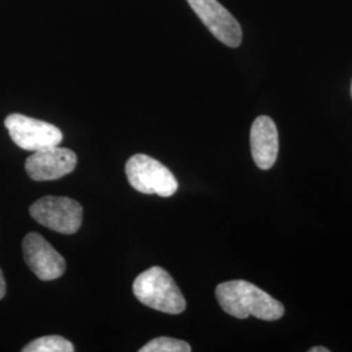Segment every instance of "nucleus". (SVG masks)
<instances>
[{
	"mask_svg": "<svg viewBox=\"0 0 352 352\" xmlns=\"http://www.w3.org/2000/svg\"><path fill=\"white\" fill-rule=\"evenodd\" d=\"M6 280H4V277H3V273H1V270H0V299H3L4 296H6Z\"/></svg>",
	"mask_w": 352,
	"mask_h": 352,
	"instance_id": "obj_12",
	"label": "nucleus"
},
{
	"mask_svg": "<svg viewBox=\"0 0 352 352\" xmlns=\"http://www.w3.org/2000/svg\"><path fill=\"white\" fill-rule=\"evenodd\" d=\"M279 139L276 123L269 116H258L251 128V151L253 161L261 170L272 168L277 161Z\"/></svg>",
	"mask_w": 352,
	"mask_h": 352,
	"instance_id": "obj_9",
	"label": "nucleus"
},
{
	"mask_svg": "<svg viewBox=\"0 0 352 352\" xmlns=\"http://www.w3.org/2000/svg\"><path fill=\"white\" fill-rule=\"evenodd\" d=\"M351 96H352V84H351Z\"/></svg>",
	"mask_w": 352,
	"mask_h": 352,
	"instance_id": "obj_14",
	"label": "nucleus"
},
{
	"mask_svg": "<svg viewBox=\"0 0 352 352\" xmlns=\"http://www.w3.org/2000/svg\"><path fill=\"white\" fill-rule=\"evenodd\" d=\"M126 174L129 184L145 195L171 197L179 187L173 173L146 154L131 157L126 164Z\"/></svg>",
	"mask_w": 352,
	"mask_h": 352,
	"instance_id": "obj_3",
	"label": "nucleus"
},
{
	"mask_svg": "<svg viewBox=\"0 0 352 352\" xmlns=\"http://www.w3.org/2000/svg\"><path fill=\"white\" fill-rule=\"evenodd\" d=\"M77 155L67 148L52 146L34 151L25 162V170L36 182L58 180L71 174L76 168Z\"/></svg>",
	"mask_w": 352,
	"mask_h": 352,
	"instance_id": "obj_8",
	"label": "nucleus"
},
{
	"mask_svg": "<svg viewBox=\"0 0 352 352\" xmlns=\"http://www.w3.org/2000/svg\"><path fill=\"white\" fill-rule=\"evenodd\" d=\"M26 264L41 280H54L65 272V260L50 243L37 232L28 234L23 241Z\"/></svg>",
	"mask_w": 352,
	"mask_h": 352,
	"instance_id": "obj_7",
	"label": "nucleus"
},
{
	"mask_svg": "<svg viewBox=\"0 0 352 352\" xmlns=\"http://www.w3.org/2000/svg\"><path fill=\"white\" fill-rule=\"evenodd\" d=\"M215 296L227 315L241 320L254 316L264 321H277L285 315L282 302L247 280L223 282L218 285Z\"/></svg>",
	"mask_w": 352,
	"mask_h": 352,
	"instance_id": "obj_1",
	"label": "nucleus"
},
{
	"mask_svg": "<svg viewBox=\"0 0 352 352\" xmlns=\"http://www.w3.org/2000/svg\"><path fill=\"white\" fill-rule=\"evenodd\" d=\"M74 350V344L59 336L41 337L32 340L23 349L24 352H72Z\"/></svg>",
	"mask_w": 352,
	"mask_h": 352,
	"instance_id": "obj_10",
	"label": "nucleus"
},
{
	"mask_svg": "<svg viewBox=\"0 0 352 352\" xmlns=\"http://www.w3.org/2000/svg\"><path fill=\"white\" fill-rule=\"evenodd\" d=\"M309 352H330L329 349H325V347H320V346H317V347H312Z\"/></svg>",
	"mask_w": 352,
	"mask_h": 352,
	"instance_id": "obj_13",
	"label": "nucleus"
},
{
	"mask_svg": "<svg viewBox=\"0 0 352 352\" xmlns=\"http://www.w3.org/2000/svg\"><path fill=\"white\" fill-rule=\"evenodd\" d=\"M133 294L144 305L168 315L183 314L187 307L175 280L160 266H153L135 279Z\"/></svg>",
	"mask_w": 352,
	"mask_h": 352,
	"instance_id": "obj_2",
	"label": "nucleus"
},
{
	"mask_svg": "<svg viewBox=\"0 0 352 352\" xmlns=\"http://www.w3.org/2000/svg\"><path fill=\"white\" fill-rule=\"evenodd\" d=\"M4 124L13 142L24 151L34 153L58 146L63 140V133L58 126L21 113L8 115Z\"/></svg>",
	"mask_w": 352,
	"mask_h": 352,
	"instance_id": "obj_5",
	"label": "nucleus"
},
{
	"mask_svg": "<svg viewBox=\"0 0 352 352\" xmlns=\"http://www.w3.org/2000/svg\"><path fill=\"white\" fill-rule=\"evenodd\" d=\"M29 212L39 225L65 235L77 232L82 222V206L68 197H42L30 206Z\"/></svg>",
	"mask_w": 352,
	"mask_h": 352,
	"instance_id": "obj_4",
	"label": "nucleus"
},
{
	"mask_svg": "<svg viewBox=\"0 0 352 352\" xmlns=\"http://www.w3.org/2000/svg\"><path fill=\"white\" fill-rule=\"evenodd\" d=\"M192 350L189 343L184 340L168 338V337H158L151 340L144 347L140 349V352H189Z\"/></svg>",
	"mask_w": 352,
	"mask_h": 352,
	"instance_id": "obj_11",
	"label": "nucleus"
},
{
	"mask_svg": "<svg viewBox=\"0 0 352 352\" xmlns=\"http://www.w3.org/2000/svg\"><path fill=\"white\" fill-rule=\"evenodd\" d=\"M214 37L228 47H239L243 32L238 20L218 0H187Z\"/></svg>",
	"mask_w": 352,
	"mask_h": 352,
	"instance_id": "obj_6",
	"label": "nucleus"
}]
</instances>
